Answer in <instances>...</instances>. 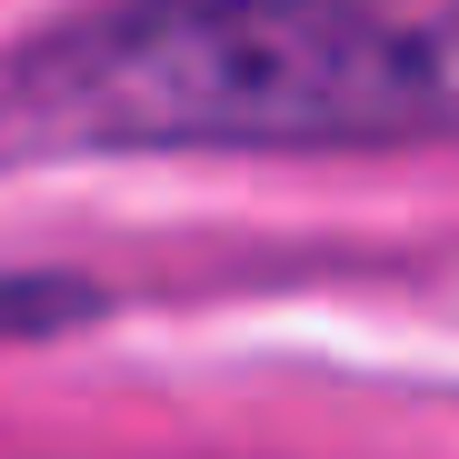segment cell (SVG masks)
Returning <instances> with one entry per match:
<instances>
[{
  "label": "cell",
  "instance_id": "obj_1",
  "mask_svg": "<svg viewBox=\"0 0 459 459\" xmlns=\"http://www.w3.org/2000/svg\"><path fill=\"white\" fill-rule=\"evenodd\" d=\"M459 140V0H100L0 60V160Z\"/></svg>",
  "mask_w": 459,
  "mask_h": 459
}]
</instances>
